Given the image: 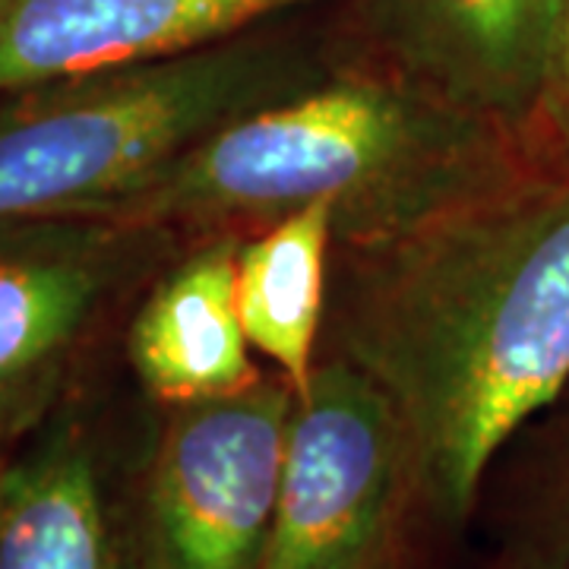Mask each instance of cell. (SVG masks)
<instances>
[{
  "mask_svg": "<svg viewBox=\"0 0 569 569\" xmlns=\"http://www.w3.org/2000/svg\"><path fill=\"white\" fill-rule=\"evenodd\" d=\"M329 67L288 41L244 32L178 58L0 96V238L108 219L206 133Z\"/></svg>",
  "mask_w": 569,
  "mask_h": 569,
  "instance_id": "3",
  "label": "cell"
},
{
  "mask_svg": "<svg viewBox=\"0 0 569 569\" xmlns=\"http://www.w3.org/2000/svg\"><path fill=\"white\" fill-rule=\"evenodd\" d=\"M425 519L406 425L377 383L320 355L295 399L260 569H406Z\"/></svg>",
  "mask_w": 569,
  "mask_h": 569,
  "instance_id": "5",
  "label": "cell"
},
{
  "mask_svg": "<svg viewBox=\"0 0 569 569\" xmlns=\"http://www.w3.org/2000/svg\"><path fill=\"white\" fill-rule=\"evenodd\" d=\"M320 355L392 402L427 522L468 529L500 456L569 392V162L336 244Z\"/></svg>",
  "mask_w": 569,
  "mask_h": 569,
  "instance_id": "1",
  "label": "cell"
},
{
  "mask_svg": "<svg viewBox=\"0 0 569 569\" xmlns=\"http://www.w3.org/2000/svg\"><path fill=\"white\" fill-rule=\"evenodd\" d=\"M241 234H209L181 250L133 298L123 348L152 406H187L253 387V365L238 310Z\"/></svg>",
  "mask_w": 569,
  "mask_h": 569,
  "instance_id": "10",
  "label": "cell"
},
{
  "mask_svg": "<svg viewBox=\"0 0 569 569\" xmlns=\"http://www.w3.org/2000/svg\"><path fill=\"white\" fill-rule=\"evenodd\" d=\"M3 468H7V452H0V481H3Z\"/></svg>",
  "mask_w": 569,
  "mask_h": 569,
  "instance_id": "14",
  "label": "cell"
},
{
  "mask_svg": "<svg viewBox=\"0 0 569 569\" xmlns=\"http://www.w3.org/2000/svg\"><path fill=\"white\" fill-rule=\"evenodd\" d=\"M560 10L563 0H358V61L500 127L541 159Z\"/></svg>",
  "mask_w": 569,
  "mask_h": 569,
  "instance_id": "7",
  "label": "cell"
},
{
  "mask_svg": "<svg viewBox=\"0 0 569 569\" xmlns=\"http://www.w3.org/2000/svg\"><path fill=\"white\" fill-rule=\"evenodd\" d=\"M162 228L67 219L0 238V452L73 399L80 365L111 313L178 250Z\"/></svg>",
  "mask_w": 569,
  "mask_h": 569,
  "instance_id": "6",
  "label": "cell"
},
{
  "mask_svg": "<svg viewBox=\"0 0 569 569\" xmlns=\"http://www.w3.org/2000/svg\"><path fill=\"white\" fill-rule=\"evenodd\" d=\"M0 569H140L127 466L77 399L7 456Z\"/></svg>",
  "mask_w": 569,
  "mask_h": 569,
  "instance_id": "8",
  "label": "cell"
},
{
  "mask_svg": "<svg viewBox=\"0 0 569 569\" xmlns=\"http://www.w3.org/2000/svg\"><path fill=\"white\" fill-rule=\"evenodd\" d=\"M295 399L272 370L231 396L156 406V425L127 466L140 569H260Z\"/></svg>",
  "mask_w": 569,
  "mask_h": 569,
  "instance_id": "4",
  "label": "cell"
},
{
  "mask_svg": "<svg viewBox=\"0 0 569 569\" xmlns=\"http://www.w3.org/2000/svg\"><path fill=\"white\" fill-rule=\"evenodd\" d=\"M332 257L336 219L323 203L247 234L238 250V310L247 339L298 396L323 351Z\"/></svg>",
  "mask_w": 569,
  "mask_h": 569,
  "instance_id": "11",
  "label": "cell"
},
{
  "mask_svg": "<svg viewBox=\"0 0 569 569\" xmlns=\"http://www.w3.org/2000/svg\"><path fill=\"white\" fill-rule=\"evenodd\" d=\"M313 0H0V96L190 54Z\"/></svg>",
  "mask_w": 569,
  "mask_h": 569,
  "instance_id": "9",
  "label": "cell"
},
{
  "mask_svg": "<svg viewBox=\"0 0 569 569\" xmlns=\"http://www.w3.org/2000/svg\"><path fill=\"white\" fill-rule=\"evenodd\" d=\"M535 164L541 159L500 127L380 67L346 61L216 127L108 219L181 241L247 238L323 203L336 244H370Z\"/></svg>",
  "mask_w": 569,
  "mask_h": 569,
  "instance_id": "2",
  "label": "cell"
},
{
  "mask_svg": "<svg viewBox=\"0 0 569 569\" xmlns=\"http://www.w3.org/2000/svg\"><path fill=\"white\" fill-rule=\"evenodd\" d=\"M538 152L545 162H569V0H563L550 80L538 123Z\"/></svg>",
  "mask_w": 569,
  "mask_h": 569,
  "instance_id": "13",
  "label": "cell"
},
{
  "mask_svg": "<svg viewBox=\"0 0 569 569\" xmlns=\"http://www.w3.org/2000/svg\"><path fill=\"white\" fill-rule=\"evenodd\" d=\"M475 519H488L475 569H569V406L550 408L512 440Z\"/></svg>",
  "mask_w": 569,
  "mask_h": 569,
  "instance_id": "12",
  "label": "cell"
}]
</instances>
